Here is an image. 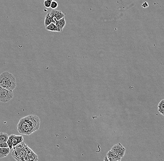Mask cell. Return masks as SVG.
I'll return each mask as SVG.
<instances>
[{
  "mask_svg": "<svg viewBox=\"0 0 164 161\" xmlns=\"http://www.w3.org/2000/svg\"><path fill=\"white\" fill-rule=\"evenodd\" d=\"M40 120L37 116L30 115L20 119L17 125L18 132L29 135L39 129Z\"/></svg>",
  "mask_w": 164,
  "mask_h": 161,
  "instance_id": "obj_1",
  "label": "cell"
},
{
  "mask_svg": "<svg viewBox=\"0 0 164 161\" xmlns=\"http://www.w3.org/2000/svg\"><path fill=\"white\" fill-rule=\"evenodd\" d=\"M16 86L15 76L8 72H4L0 74V87L9 91H13Z\"/></svg>",
  "mask_w": 164,
  "mask_h": 161,
  "instance_id": "obj_2",
  "label": "cell"
},
{
  "mask_svg": "<svg viewBox=\"0 0 164 161\" xmlns=\"http://www.w3.org/2000/svg\"><path fill=\"white\" fill-rule=\"evenodd\" d=\"M13 91H10L0 87V102H9L13 98Z\"/></svg>",
  "mask_w": 164,
  "mask_h": 161,
  "instance_id": "obj_3",
  "label": "cell"
},
{
  "mask_svg": "<svg viewBox=\"0 0 164 161\" xmlns=\"http://www.w3.org/2000/svg\"><path fill=\"white\" fill-rule=\"evenodd\" d=\"M111 151L120 157L122 158L125 153V149L121 143H117L111 148Z\"/></svg>",
  "mask_w": 164,
  "mask_h": 161,
  "instance_id": "obj_4",
  "label": "cell"
},
{
  "mask_svg": "<svg viewBox=\"0 0 164 161\" xmlns=\"http://www.w3.org/2000/svg\"><path fill=\"white\" fill-rule=\"evenodd\" d=\"M49 16L53 18L54 21V23L55 24L57 21L64 18L65 15L62 11L53 10L49 13Z\"/></svg>",
  "mask_w": 164,
  "mask_h": 161,
  "instance_id": "obj_5",
  "label": "cell"
},
{
  "mask_svg": "<svg viewBox=\"0 0 164 161\" xmlns=\"http://www.w3.org/2000/svg\"><path fill=\"white\" fill-rule=\"evenodd\" d=\"M12 141L13 148L19 145L24 141V138L22 135H11Z\"/></svg>",
  "mask_w": 164,
  "mask_h": 161,
  "instance_id": "obj_6",
  "label": "cell"
},
{
  "mask_svg": "<svg viewBox=\"0 0 164 161\" xmlns=\"http://www.w3.org/2000/svg\"><path fill=\"white\" fill-rule=\"evenodd\" d=\"M107 158H108L110 161H121L122 158L118 156H117L112 151L110 150L107 153Z\"/></svg>",
  "mask_w": 164,
  "mask_h": 161,
  "instance_id": "obj_7",
  "label": "cell"
},
{
  "mask_svg": "<svg viewBox=\"0 0 164 161\" xmlns=\"http://www.w3.org/2000/svg\"><path fill=\"white\" fill-rule=\"evenodd\" d=\"M56 26L58 28L59 32H62L63 31V28L66 25V21L64 18L61 19L60 20L56 22Z\"/></svg>",
  "mask_w": 164,
  "mask_h": 161,
  "instance_id": "obj_8",
  "label": "cell"
},
{
  "mask_svg": "<svg viewBox=\"0 0 164 161\" xmlns=\"http://www.w3.org/2000/svg\"><path fill=\"white\" fill-rule=\"evenodd\" d=\"M9 148H1L0 147V158L5 157L10 153Z\"/></svg>",
  "mask_w": 164,
  "mask_h": 161,
  "instance_id": "obj_9",
  "label": "cell"
},
{
  "mask_svg": "<svg viewBox=\"0 0 164 161\" xmlns=\"http://www.w3.org/2000/svg\"><path fill=\"white\" fill-rule=\"evenodd\" d=\"M52 23H54V21L53 19L52 18V17L49 16V13H48V14L46 15V16H45V26L47 27V26H49V25H50Z\"/></svg>",
  "mask_w": 164,
  "mask_h": 161,
  "instance_id": "obj_10",
  "label": "cell"
},
{
  "mask_svg": "<svg viewBox=\"0 0 164 161\" xmlns=\"http://www.w3.org/2000/svg\"><path fill=\"white\" fill-rule=\"evenodd\" d=\"M46 29L48 31H50L59 32L58 28L56 26V24L53 23H52L49 26L46 27Z\"/></svg>",
  "mask_w": 164,
  "mask_h": 161,
  "instance_id": "obj_11",
  "label": "cell"
},
{
  "mask_svg": "<svg viewBox=\"0 0 164 161\" xmlns=\"http://www.w3.org/2000/svg\"><path fill=\"white\" fill-rule=\"evenodd\" d=\"M158 111L161 115L164 116V99L161 100L160 102L159 103L158 106Z\"/></svg>",
  "mask_w": 164,
  "mask_h": 161,
  "instance_id": "obj_12",
  "label": "cell"
},
{
  "mask_svg": "<svg viewBox=\"0 0 164 161\" xmlns=\"http://www.w3.org/2000/svg\"><path fill=\"white\" fill-rule=\"evenodd\" d=\"M9 138V135L8 134L4 132H1L0 133V142H1L7 143Z\"/></svg>",
  "mask_w": 164,
  "mask_h": 161,
  "instance_id": "obj_13",
  "label": "cell"
},
{
  "mask_svg": "<svg viewBox=\"0 0 164 161\" xmlns=\"http://www.w3.org/2000/svg\"><path fill=\"white\" fill-rule=\"evenodd\" d=\"M58 7V3L55 1H52V4L50 5V8L52 9H55Z\"/></svg>",
  "mask_w": 164,
  "mask_h": 161,
  "instance_id": "obj_14",
  "label": "cell"
},
{
  "mask_svg": "<svg viewBox=\"0 0 164 161\" xmlns=\"http://www.w3.org/2000/svg\"><path fill=\"white\" fill-rule=\"evenodd\" d=\"M7 143L8 144L9 148L10 149V150L12 149V138H11V135L9 136V139L7 142Z\"/></svg>",
  "mask_w": 164,
  "mask_h": 161,
  "instance_id": "obj_15",
  "label": "cell"
},
{
  "mask_svg": "<svg viewBox=\"0 0 164 161\" xmlns=\"http://www.w3.org/2000/svg\"><path fill=\"white\" fill-rule=\"evenodd\" d=\"M52 2V0H45L44 2V5L46 8H50V5H51Z\"/></svg>",
  "mask_w": 164,
  "mask_h": 161,
  "instance_id": "obj_16",
  "label": "cell"
},
{
  "mask_svg": "<svg viewBox=\"0 0 164 161\" xmlns=\"http://www.w3.org/2000/svg\"><path fill=\"white\" fill-rule=\"evenodd\" d=\"M0 147L1 148H9L7 143L0 142Z\"/></svg>",
  "mask_w": 164,
  "mask_h": 161,
  "instance_id": "obj_17",
  "label": "cell"
},
{
  "mask_svg": "<svg viewBox=\"0 0 164 161\" xmlns=\"http://www.w3.org/2000/svg\"><path fill=\"white\" fill-rule=\"evenodd\" d=\"M141 6L144 8H148V7L149 6L148 4V2H145L142 4Z\"/></svg>",
  "mask_w": 164,
  "mask_h": 161,
  "instance_id": "obj_18",
  "label": "cell"
},
{
  "mask_svg": "<svg viewBox=\"0 0 164 161\" xmlns=\"http://www.w3.org/2000/svg\"><path fill=\"white\" fill-rule=\"evenodd\" d=\"M104 161H110L108 158H107V156H105V157H104Z\"/></svg>",
  "mask_w": 164,
  "mask_h": 161,
  "instance_id": "obj_19",
  "label": "cell"
},
{
  "mask_svg": "<svg viewBox=\"0 0 164 161\" xmlns=\"http://www.w3.org/2000/svg\"></svg>",
  "mask_w": 164,
  "mask_h": 161,
  "instance_id": "obj_20",
  "label": "cell"
}]
</instances>
